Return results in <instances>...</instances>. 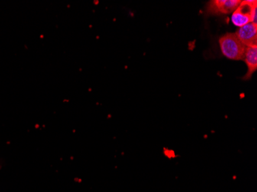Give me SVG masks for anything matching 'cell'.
Masks as SVG:
<instances>
[{"instance_id":"1","label":"cell","mask_w":257,"mask_h":192,"mask_svg":"<svg viewBox=\"0 0 257 192\" xmlns=\"http://www.w3.org/2000/svg\"><path fill=\"white\" fill-rule=\"evenodd\" d=\"M222 54L231 60H243L246 46H244L235 33H226L219 40Z\"/></svg>"},{"instance_id":"2","label":"cell","mask_w":257,"mask_h":192,"mask_svg":"<svg viewBox=\"0 0 257 192\" xmlns=\"http://www.w3.org/2000/svg\"><path fill=\"white\" fill-rule=\"evenodd\" d=\"M256 0L242 1L236 10L232 13L231 22L235 27H240L252 23L257 24Z\"/></svg>"},{"instance_id":"3","label":"cell","mask_w":257,"mask_h":192,"mask_svg":"<svg viewBox=\"0 0 257 192\" xmlns=\"http://www.w3.org/2000/svg\"><path fill=\"white\" fill-rule=\"evenodd\" d=\"M240 0H211L206 7V15L219 16L232 14L239 7Z\"/></svg>"},{"instance_id":"4","label":"cell","mask_w":257,"mask_h":192,"mask_svg":"<svg viewBox=\"0 0 257 192\" xmlns=\"http://www.w3.org/2000/svg\"><path fill=\"white\" fill-rule=\"evenodd\" d=\"M235 34L246 47L257 46V24L248 23L238 29Z\"/></svg>"},{"instance_id":"5","label":"cell","mask_w":257,"mask_h":192,"mask_svg":"<svg viewBox=\"0 0 257 192\" xmlns=\"http://www.w3.org/2000/svg\"><path fill=\"white\" fill-rule=\"evenodd\" d=\"M243 60L247 66L248 71L243 77L244 80H248L257 69V46L246 47Z\"/></svg>"}]
</instances>
